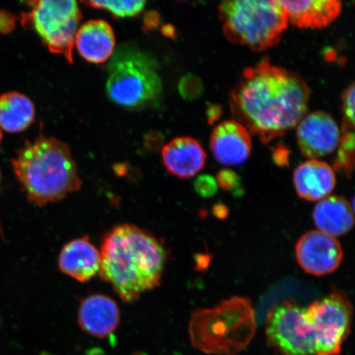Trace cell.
Wrapping results in <instances>:
<instances>
[{"instance_id":"cell-1","label":"cell","mask_w":355,"mask_h":355,"mask_svg":"<svg viewBox=\"0 0 355 355\" xmlns=\"http://www.w3.org/2000/svg\"><path fill=\"white\" fill-rule=\"evenodd\" d=\"M310 90L298 73L264 58L243 70L230 94L234 121L268 145L298 125L309 109Z\"/></svg>"},{"instance_id":"cell-2","label":"cell","mask_w":355,"mask_h":355,"mask_svg":"<svg viewBox=\"0 0 355 355\" xmlns=\"http://www.w3.org/2000/svg\"><path fill=\"white\" fill-rule=\"evenodd\" d=\"M100 254L101 278L126 303H133L161 284L165 248L136 225H119L106 233Z\"/></svg>"},{"instance_id":"cell-3","label":"cell","mask_w":355,"mask_h":355,"mask_svg":"<svg viewBox=\"0 0 355 355\" xmlns=\"http://www.w3.org/2000/svg\"><path fill=\"white\" fill-rule=\"evenodd\" d=\"M12 166L29 201L40 207L61 201L81 189L69 146L53 137L40 136L28 141Z\"/></svg>"},{"instance_id":"cell-4","label":"cell","mask_w":355,"mask_h":355,"mask_svg":"<svg viewBox=\"0 0 355 355\" xmlns=\"http://www.w3.org/2000/svg\"><path fill=\"white\" fill-rule=\"evenodd\" d=\"M254 309L250 299L233 297L191 316L189 335L194 347L207 354L236 355L256 332Z\"/></svg>"},{"instance_id":"cell-5","label":"cell","mask_w":355,"mask_h":355,"mask_svg":"<svg viewBox=\"0 0 355 355\" xmlns=\"http://www.w3.org/2000/svg\"><path fill=\"white\" fill-rule=\"evenodd\" d=\"M218 16L226 39L261 52L276 46L288 26L285 8L278 0L222 2Z\"/></svg>"},{"instance_id":"cell-6","label":"cell","mask_w":355,"mask_h":355,"mask_svg":"<svg viewBox=\"0 0 355 355\" xmlns=\"http://www.w3.org/2000/svg\"><path fill=\"white\" fill-rule=\"evenodd\" d=\"M157 63L132 44L118 49L108 66L106 92L114 104L127 109H141L157 104L162 82Z\"/></svg>"},{"instance_id":"cell-7","label":"cell","mask_w":355,"mask_h":355,"mask_svg":"<svg viewBox=\"0 0 355 355\" xmlns=\"http://www.w3.org/2000/svg\"><path fill=\"white\" fill-rule=\"evenodd\" d=\"M31 11L22 21L33 26L35 33L52 53L62 55L73 63V48L82 19L78 4L73 0H41L31 2Z\"/></svg>"},{"instance_id":"cell-8","label":"cell","mask_w":355,"mask_h":355,"mask_svg":"<svg viewBox=\"0 0 355 355\" xmlns=\"http://www.w3.org/2000/svg\"><path fill=\"white\" fill-rule=\"evenodd\" d=\"M266 341L282 355H316V340L307 309L287 300L266 316Z\"/></svg>"},{"instance_id":"cell-9","label":"cell","mask_w":355,"mask_h":355,"mask_svg":"<svg viewBox=\"0 0 355 355\" xmlns=\"http://www.w3.org/2000/svg\"><path fill=\"white\" fill-rule=\"evenodd\" d=\"M316 340V355H339L350 332L352 303L339 291H333L307 308Z\"/></svg>"},{"instance_id":"cell-10","label":"cell","mask_w":355,"mask_h":355,"mask_svg":"<svg viewBox=\"0 0 355 355\" xmlns=\"http://www.w3.org/2000/svg\"><path fill=\"white\" fill-rule=\"evenodd\" d=\"M295 254L301 268L317 277L335 272L344 257L340 242L319 230L304 234L296 244Z\"/></svg>"},{"instance_id":"cell-11","label":"cell","mask_w":355,"mask_h":355,"mask_svg":"<svg viewBox=\"0 0 355 355\" xmlns=\"http://www.w3.org/2000/svg\"><path fill=\"white\" fill-rule=\"evenodd\" d=\"M296 136L301 153L316 159L334 152L340 139L338 125L324 111L306 114L297 125Z\"/></svg>"},{"instance_id":"cell-12","label":"cell","mask_w":355,"mask_h":355,"mask_svg":"<svg viewBox=\"0 0 355 355\" xmlns=\"http://www.w3.org/2000/svg\"><path fill=\"white\" fill-rule=\"evenodd\" d=\"M250 132L241 123L226 121L213 130L210 148L216 161L225 166H241L252 153Z\"/></svg>"},{"instance_id":"cell-13","label":"cell","mask_w":355,"mask_h":355,"mask_svg":"<svg viewBox=\"0 0 355 355\" xmlns=\"http://www.w3.org/2000/svg\"><path fill=\"white\" fill-rule=\"evenodd\" d=\"M80 327L87 334L105 338L117 329L121 311L113 299L104 295H92L82 302L78 310Z\"/></svg>"},{"instance_id":"cell-14","label":"cell","mask_w":355,"mask_h":355,"mask_svg":"<svg viewBox=\"0 0 355 355\" xmlns=\"http://www.w3.org/2000/svg\"><path fill=\"white\" fill-rule=\"evenodd\" d=\"M162 162L167 171L180 179H190L205 166L207 154L201 144L190 137H180L162 149Z\"/></svg>"},{"instance_id":"cell-15","label":"cell","mask_w":355,"mask_h":355,"mask_svg":"<svg viewBox=\"0 0 355 355\" xmlns=\"http://www.w3.org/2000/svg\"><path fill=\"white\" fill-rule=\"evenodd\" d=\"M59 268L62 272L78 282L90 281L100 272V251L88 236L73 239L62 248Z\"/></svg>"},{"instance_id":"cell-16","label":"cell","mask_w":355,"mask_h":355,"mask_svg":"<svg viewBox=\"0 0 355 355\" xmlns=\"http://www.w3.org/2000/svg\"><path fill=\"white\" fill-rule=\"evenodd\" d=\"M74 44L84 60L92 64L105 63L114 55V31L103 20L89 21L78 29Z\"/></svg>"},{"instance_id":"cell-17","label":"cell","mask_w":355,"mask_h":355,"mask_svg":"<svg viewBox=\"0 0 355 355\" xmlns=\"http://www.w3.org/2000/svg\"><path fill=\"white\" fill-rule=\"evenodd\" d=\"M285 8L288 21L301 29H320L339 17L343 3L338 0L279 1Z\"/></svg>"},{"instance_id":"cell-18","label":"cell","mask_w":355,"mask_h":355,"mask_svg":"<svg viewBox=\"0 0 355 355\" xmlns=\"http://www.w3.org/2000/svg\"><path fill=\"white\" fill-rule=\"evenodd\" d=\"M336 184V175L327 162L311 159L295 168L294 184L297 193L308 201L326 198Z\"/></svg>"},{"instance_id":"cell-19","label":"cell","mask_w":355,"mask_h":355,"mask_svg":"<svg viewBox=\"0 0 355 355\" xmlns=\"http://www.w3.org/2000/svg\"><path fill=\"white\" fill-rule=\"evenodd\" d=\"M315 225L322 232L332 237L341 236L352 229L354 220L352 206L343 197H327L315 207Z\"/></svg>"},{"instance_id":"cell-20","label":"cell","mask_w":355,"mask_h":355,"mask_svg":"<svg viewBox=\"0 0 355 355\" xmlns=\"http://www.w3.org/2000/svg\"><path fill=\"white\" fill-rule=\"evenodd\" d=\"M35 106L28 96L8 92L0 96V128L8 132L24 131L35 119Z\"/></svg>"},{"instance_id":"cell-21","label":"cell","mask_w":355,"mask_h":355,"mask_svg":"<svg viewBox=\"0 0 355 355\" xmlns=\"http://www.w3.org/2000/svg\"><path fill=\"white\" fill-rule=\"evenodd\" d=\"M355 137L354 131L343 132L340 137L334 162L336 171L352 176L354 168Z\"/></svg>"},{"instance_id":"cell-22","label":"cell","mask_w":355,"mask_h":355,"mask_svg":"<svg viewBox=\"0 0 355 355\" xmlns=\"http://www.w3.org/2000/svg\"><path fill=\"white\" fill-rule=\"evenodd\" d=\"M87 6L108 11L119 19L139 15L144 10L145 1H89Z\"/></svg>"},{"instance_id":"cell-23","label":"cell","mask_w":355,"mask_h":355,"mask_svg":"<svg viewBox=\"0 0 355 355\" xmlns=\"http://www.w3.org/2000/svg\"><path fill=\"white\" fill-rule=\"evenodd\" d=\"M204 91L202 80L193 74H187L180 80L179 92L183 98L193 101L199 98Z\"/></svg>"},{"instance_id":"cell-24","label":"cell","mask_w":355,"mask_h":355,"mask_svg":"<svg viewBox=\"0 0 355 355\" xmlns=\"http://www.w3.org/2000/svg\"><path fill=\"white\" fill-rule=\"evenodd\" d=\"M354 83L349 85L343 94V132L354 131Z\"/></svg>"},{"instance_id":"cell-25","label":"cell","mask_w":355,"mask_h":355,"mask_svg":"<svg viewBox=\"0 0 355 355\" xmlns=\"http://www.w3.org/2000/svg\"><path fill=\"white\" fill-rule=\"evenodd\" d=\"M194 186L197 192L203 197L212 196L217 191L216 180L207 175L199 176Z\"/></svg>"},{"instance_id":"cell-26","label":"cell","mask_w":355,"mask_h":355,"mask_svg":"<svg viewBox=\"0 0 355 355\" xmlns=\"http://www.w3.org/2000/svg\"><path fill=\"white\" fill-rule=\"evenodd\" d=\"M272 159L275 164L278 166H288L290 163V150L285 144L279 143L272 148Z\"/></svg>"},{"instance_id":"cell-27","label":"cell","mask_w":355,"mask_h":355,"mask_svg":"<svg viewBox=\"0 0 355 355\" xmlns=\"http://www.w3.org/2000/svg\"><path fill=\"white\" fill-rule=\"evenodd\" d=\"M216 183L222 189L230 190L236 187L239 183V177L232 171L222 170L217 175Z\"/></svg>"},{"instance_id":"cell-28","label":"cell","mask_w":355,"mask_h":355,"mask_svg":"<svg viewBox=\"0 0 355 355\" xmlns=\"http://www.w3.org/2000/svg\"><path fill=\"white\" fill-rule=\"evenodd\" d=\"M223 110L220 105L211 104L207 109V122L212 125L221 117Z\"/></svg>"},{"instance_id":"cell-29","label":"cell","mask_w":355,"mask_h":355,"mask_svg":"<svg viewBox=\"0 0 355 355\" xmlns=\"http://www.w3.org/2000/svg\"><path fill=\"white\" fill-rule=\"evenodd\" d=\"M159 16L157 12H150L145 17V28L149 30H153L159 24Z\"/></svg>"},{"instance_id":"cell-30","label":"cell","mask_w":355,"mask_h":355,"mask_svg":"<svg viewBox=\"0 0 355 355\" xmlns=\"http://www.w3.org/2000/svg\"><path fill=\"white\" fill-rule=\"evenodd\" d=\"M162 32L166 37L173 38L175 35V29L174 26L171 25L164 26Z\"/></svg>"},{"instance_id":"cell-31","label":"cell","mask_w":355,"mask_h":355,"mask_svg":"<svg viewBox=\"0 0 355 355\" xmlns=\"http://www.w3.org/2000/svg\"><path fill=\"white\" fill-rule=\"evenodd\" d=\"M86 355H105V353L103 349L95 347L87 350Z\"/></svg>"},{"instance_id":"cell-32","label":"cell","mask_w":355,"mask_h":355,"mask_svg":"<svg viewBox=\"0 0 355 355\" xmlns=\"http://www.w3.org/2000/svg\"><path fill=\"white\" fill-rule=\"evenodd\" d=\"M131 355H148V354H146L145 352H133Z\"/></svg>"},{"instance_id":"cell-33","label":"cell","mask_w":355,"mask_h":355,"mask_svg":"<svg viewBox=\"0 0 355 355\" xmlns=\"http://www.w3.org/2000/svg\"><path fill=\"white\" fill-rule=\"evenodd\" d=\"M39 355H54V354H52L49 353L47 352H43L41 354H40Z\"/></svg>"},{"instance_id":"cell-34","label":"cell","mask_w":355,"mask_h":355,"mask_svg":"<svg viewBox=\"0 0 355 355\" xmlns=\"http://www.w3.org/2000/svg\"><path fill=\"white\" fill-rule=\"evenodd\" d=\"M1 141H2V132H1V130H0V144H1Z\"/></svg>"}]
</instances>
